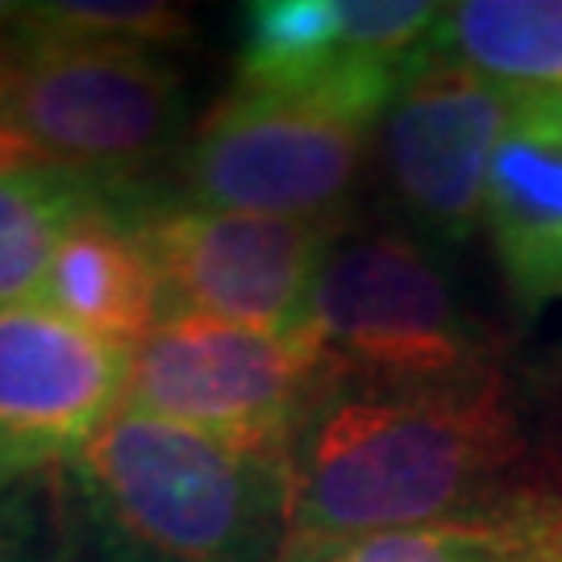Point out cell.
<instances>
[{
  "instance_id": "9a60e30c",
  "label": "cell",
  "mask_w": 562,
  "mask_h": 562,
  "mask_svg": "<svg viewBox=\"0 0 562 562\" xmlns=\"http://www.w3.org/2000/svg\"><path fill=\"white\" fill-rule=\"evenodd\" d=\"M9 30L38 38L162 50L192 38V18L180 4H159V0H50V4H18Z\"/></svg>"
},
{
  "instance_id": "e0dca14e",
  "label": "cell",
  "mask_w": 562,
  "mask_h": 562,
  "mask_svg": "<svg viewBox=\"0 0 562 562\" xmlns=\"http://www.w3.org/2000/svg\"><path fill=\"white\" fill-rule=\"evenodd\" d=\"M34 475L0 483V562H42V513Z\"/></svg>"
},
{
  "instance_id": "5bb4252c",
  "label": "cell",
  "mask_w": 562,
  "mask_h": 562,
  "mask_svg": "<svg viewBox=\"0 0 562 562\" xmlns=\"http://www.w3.org/2000/svg\"><path fill=\"white\" fill-rule=\"evenodd\" d=\"M280 562H521V546L504 513L467 517V521L417 525V529H387L362 533L346 542L288 550Z\"/></svg>"
},
{
  "instance_id": "ac0fdd59",
  "label": "cell",
  "mask_w": 562,
  "mask_h": 562,
  "mask_svg": "<svg viewBox=\"0 0 562 562\" xmlns=\"http://www.w3.org/2000/svg\"><path fill=\"white\" fill-rule=\"evenodd\" d=\"M13 4H0V25H9ZM18 167H38L30 159L18 125H13V38L9 30H0V171H18Z\"/></svg>"
},
{
  "instance_id": "3957f363",
  "label": "cell",
  "mask_w": 562,
  "mask_h": 562,
  "mask_svg": "<svg viewBox=\"0 0 562 562\" xmlns=\"http://www.w3.org/2000/svg\"><path fill=\"white\" fill-rule=\"evenodd\" d=\"M301 329L334 392H429L496 375V350L462 313L446 271L413 234L334 246Z\"/></svg>"
},
{
  "instance_id": "d6986e66",
  "label": "cell",
  "mask_w": 562,
  "mask_h": 562,
  "mask_svg": "<svg viewBox=\"0 0 562 562\" xmlns=\"http://www.w3.org/2000/svg\"><path fill=\"white\" fill-rule=\"evenodd\" d=\"M21 475H25V471H18L13 462H9L4 454H0V483H4V480H21Z\"/></svg>"
},
{
  "instance_id": "6da1fadb",
  "label": "cell",
  "mask_w": 562,
  "mask_h": 562,
  "mask_svg": "<svg viewBox=\"0 0 562 562\" xmlns=\"http://www.w3.org/2000/svg\"><path fill=\"white\" fill-rule=\"evenodd\" d=\"M529 459L504 375L429 392H334L288 454V550L487 517Z\"/></svg>"
},
{
  "instance_id": "8992f818",
  "label": "cell",
  "mask_w": 562,
  "mask_h": 562,
  "mask_svg": "<svg viewBox=\"0 0 562 562\" xmlns=\"http://www.w3.org/2000/svg\"><path fill=\"white\" fill-rule=\"evenodd\" d=\"M355 117L296 97L229 88L183 150V201L225 213L341 225L371 146Z\"/></svg>"
},
{
  "instance_id": "7a4b0ae2",
  "label": "cell",
  "mask_w": 562,
  "mask_h": 562,
  "mask_svg": "<svg viewBox=\"0 0 562 562\" xmlns=\"http://www.w3.org/2000/svg\"><path fill=\"white\" fill-rule=\"evenodd\" d=\"M71 467L113 562H280L288 462L125 408Z\"/></svg>"
},
{
  "instance_id": "5b68a950",
  "label": "cell",
  "mask_w": 562,
  "mask_h": 562,
  "mask_svg": "<svg viewBox=\"0 0 562 562\" xmlns=\"http://www.w3.org/2000/svg\"><path fill=\"white\" fill-rule=\"evenodd\" d=\"M13 38V125L38 167L125 183L183 130V80L150 46Z\"/></svg>"
},
{
  "instance_id": "52a82bcc",
  "label": "cell",
  "mask_w": 562,
  "mask_h": 562,
  "mask_svg": "<svg viewBox=\"0 0 562 562\" xmlns=\"http://www.w3.org/2000/svg\"><path fill=\"white\" fill-rule=\"evenodd\" d=\"M142 241L155 259L167 317L292 329L341 225L225 213L188 201L134 204Z\"/></svg>"
},
{
  "instance_id": "4fadbf2b",
  "label": "cell",
  "mask_w": 562,
  "mask_h": 562,
  "mask_svg": "<svg viewBox=\"0 0 562 562\" xmlns=\"http://www.w3.org/2000/svg\"><path fill=\"white\" fill-rule=\"evenodd\" d=\"M109 188L63 167L0 171V308L38 301L59 241Z\"/></svg>"
},
{
  "instance_id": "ba28073f",
  "label": "cell",
  "mask_w": 562,
  "mask_h": 562,
  "mask_svg": "<svg viewBox=\"0 0 562 562\" xmlns=\"http://www.w3.org/2000/svg\"><path fill=\"white\" fill-rule=\"evenodd\" d=\"M521 97L425 46L380 121L387 192L413 229L459 246L483 225L496 146Z\"/></svg>"
},
{
  "instance_id": "2e32d148",
  "label": "cell",
  "mask_w": 562,
  "mask_h": 562,
  "mask_svg": "<svg viewBox=\"0 0 562 562\" xmlns=\"http://www.w3.org/2000/svg\"><path fill=\"white\" fill-rule=\"evenodd\" d=\"M501 513L517 533L521 562H562V475L550 483H525Z\"/></svg>"
},
{
  "instance_id": "9c48e42d",
  "label": "cell",
  "mask_w": 562,
  "mask_h": 562,
  "mask_svg": "<svg viewBox=\"0 0 562 562\" xmlns=\"http://www.w3.org/2000/svg\"><path fill=\"white\" fill-rule=\"evenodd\" d=\"M130 350L42 304L0 308V454L34 475L71 462L125 404Z\"/></svg>"
},
{
  "instance_id": "277c9868",
  "label": "cell",
  "mask_w": 562,
  "mask_h": 562,
  "mask_svg": "<svg viewBox=\"0 0 562 562\" xmlns=\"http://www.w3.org/2000/svg\"><path fill=\"white\" fill-rule=\"evenodd\" d=\"M329 401L322 359L301 325L255 329L176 313L130 350L125 408L283 459Z\"/></svg>"
},
{
  "instance_id": "30bf717a",
  "label": "cell",
  "mask_w": 562,
  "mask_h": 562,
  "mask_svg": "<svg viewBox=\"0 0 562 562\" xmlns=\"http://www.w3.org/2000/svg\"><path fill=\"white\" fill-rule=\"evenodd\" d=\"M483 229L513 301H562V97H521L487 171Z\"/></svg>"
},
{
  "instance_id": "7c38bea8",
  "label": "cell",
  "mask_w": 562,
  "mask_h": 562,
  "mask_svg": "<svg viewBox=\"0 0 562 562\" xmlns=\"http://www.w3.org/2000/svg\"><path fill=\"white\" fill-rule=\"evenodd\" d=\"M429 50L517 97H562V0L446 4Z\"/></svg>"
},
{
  "instance_id": "8fae6325",
  "label": "cell",
  "mask_w": 562,
  "mask_h": 562,
  "mask_svg": "<svg viewBox=\"0 0 562 562\" xmlns=\"http://www.w3.org/2000/svg\"><path fill=\"white\" fill-rule=\"evenodd\" d=\"M138 196L130 183H113L59 241L38 301L83 334L134 350L167 317L155 259L142 241Z\"/></svg>"
}]
</instances>
